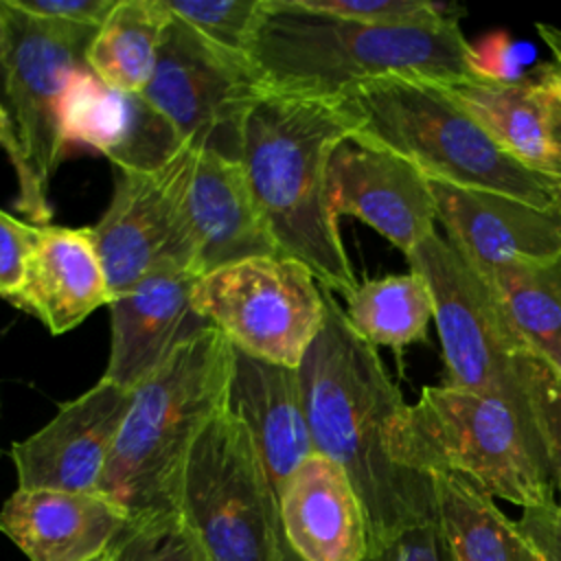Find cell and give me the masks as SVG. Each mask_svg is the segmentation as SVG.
<instances>
[{"label": "cell", "instance_id": "cell-24", "mask_svg": "<svg viewBox=\"0 0 561 561\" xmlns=\"http://www.w3.org/2000/svg\"><path fill=\"white\" fill-rule=\"evenodd\" d=\"M432 480L436 524L451 561H541L491 495L458 476L438 473Z\"/></svg>", "mask_w": 561, "mask_h": 561}, {"label": "cell", "instance_id": "cell-2", "mask_svg": "<svg viewBox=\"0 0 561 561\" xmlns=\"http://www.w3.org/2000/svg\"><path fill=\"white\" fill-rule=\"evenodd\" d=\"M248 59L265 92L327 101L381 77L440 83L484 70L456 15L383 26L313 13L296 0H263Z\"/></svg>", "mask_w": 561, "mask_h": 561}, {"label": "cell", "instance_id": "cell-13", "mask_svg": "<svg viewBox=\"0 0 561 561\" xmlns=\"http://www.w3.org/2000/svg\"><path fill=\"white\" fill-rule=\"evenodd\" d=\"M131 399L134 390L101 377L61 403L44 427L11 445L18 489L96 493Z\"/></svg>", "mask_w": 561, "mask_h": 561}, {"label": "cell", "instance_id": "cell-37", "mask_svg": "<svg viewBox=\"0 0 561 561\" xmlns=\"http://www.w3.org/2000/svg\"><path fill=\"white\" fill-rule=\"evenodd\" d=\"M537 33L541 42L548 46L552 59L539 68L537 85L550 96L561 101V28L550 24H537Z\"/></svg>", "mask_w": 561, "mask_h": 561}, {"label": "cell", "instance_id": "cell-12", "mask_svg": "<svg viewBox=\"0 0 561 561\" xmlns=\"http://www.w3.org/2000/svg\"><path fill=\"white\" fill-rule=\"evenodd\" d=\"M197 151L186 142L156 171L116 169L110 206L90 226L112 300L167 263L195 272L186 248L184 213Z\"/></svg>", "mask_w": 561, "mask_h": 561}, {"label": "cell", "instance_id": "cell-1", "mask_svg": "<svg viewBox=\"0 0 561 561\" xmlns=\"http://www.w3.org/2000/svg\"><path fill=\"white\" fill-rule=\"evenodd\" d=\"M322 287V285H320ZM324 322L298 373L316 454L348 476L366 515L368 552L405 528L436 519L432 476L399 467L388 454V425L403 397L375 346L348 324L322 287Z\"/></svg>", "mask_w": 561, "mask_h": 561}, {"label": "cell", "instance_id": "cell-40", "mask_svg": "<svg viewBox=\"0 0 561 561\" xmlns=\"http://www.w3.org/2000/svg\"><path fill=\"white\" fill-rule=\"evenodd\" d=\"M103 557H105V554H103ZM103 557H101V559H96V561H103Z\"/></svg>", "mask_w": 561, "mask_h": 561}, {"label": "cell", "instance_id": "cell-21", "mask_svg": "<svg viewBox=\"0 0 561 561\" xmlns=\"http://www.w3.org/2000/svg\"><path fill=\"white\" fill-rule=\"evenodd\" d=\"M285 543L300 561H364L368 528L364 506L340 465L309 456L278 495Z\"/></svg>", "mask_w": 561, "mask_h": 561}, {"label": "cell", "instance_id": "cell-28", "mask_svg": "<svg viewBox=\"0 0 561 561\" xmlns=\"http://www.w3.org/2000/svg\"><path fill=\"white\" fill-rule=\"evenodd\" d=\"M103 561H213L182 513L129 524Z\"/></svg>", "mask_w": 561, "mask_h": 561}, {"label": "cell", "instance_id": "cell-15", "mask_svg": "<svg viewBox=\"0 0 561 561\" xmlns=\"http://www.w3.org/2000/svg\"><path fill=\"white\" fill-rule=\"evenodd\" d=\"M430 188L447 241L484 278L504 265L546 263L561 256V219L554 208L432 180Z\"/></svg>", "mask_w": 561, "mask_h": 561}, {"label": "cell", "instance_id": "cell-26", "mask_svg": "<svg viewBox=\"0 0 561 561\" xmlns=\"http://www.w3.org/2000/svg\"><path fill=\"white\" fill-rule=\"evenodd\" d=\"M344 300L351 329L375 348L401 351L423 340L434 318L432 291L423 276L412 270L364 280Z\"/></svg>", "mask_w": 561, "mask_h": 561}, {"label": "cell", "instance_id": "cell-38", "mask_svg": "<svg viewBox=\"0 0 561 561\" xmlns=\"http://www.w3.org/2000/svg\"><path fill=\"white\" fill-rule=\"evenodd\" d=\"M550 129H552V140L557 145V151L561 156V101L550 99Z\"/></svg>", "mask_w": 561, "mask_h": 561}, {"label": "cell", "instance_id": "cell-3", "mask_svg": "<svg viewBox=\"0 0 561 561\" xmlns=\"http://www.w3.org/2000/svg\"><path fill=\"white\" fill-rule=\"evenodd\" d=\"M355 131L335 99L265 92L245 118L241 145L252 195L283 254L344 298L359 280L329 206L327 173L333 151Z\"/></svg>", "mask_w": 561, "mask_h": 561}, {"label": "cell", "instance_id": "cell-4", "mask_svg": "<svg viewBox=\"0 0 561 561\" xmlns=\"http://www.w3.org/2000/svg\"><path fill=\"white\" fill-rule=\"evenodd\" d=\"M232 344L204 329L134 390L129 412L96 493L116 504L129 524L180 513L191 449L226 408Z\"/></svg>", "mask_w": 561, "mask_h": 561}, {"label": "cell", "instance_id": "cell-7", "mask_svg": "<svg viewBox=\"0 0 561 561\" xmlns=\"http://www.w3.org/2000/svg\"><path fill=\"white\" fill-rule=\"evenodd\" d=\"M405 259L432 291L445 386L502 397L533 412L530 386L541 359L515 329L489 278L438 232Z\"/></svg>", "mask_w": 561, "mask_h": 561}, {"label": "cell", "instance_id": "cell-11", "mask_svg": "<svg viewBox=\"0 0 561 561\" xmlns=\"http://www.w3.org/2000/svg\"><path fill=\"white\" fill-rule=\"evenodd\" d=\"M140 94L184 142L241 162L243 125L265 88L248 57L210 44L173 18L156 72Z\"/></svg>", "mask_w": 561, "mask_h": 561}, {"label": "cell", "instance_id": "cell-19", "mask_svg": "<svg viewBox=\"0 0 561 561\" xmlns=\"http://www.w3.org/2000/svg\"><path fill=\"white\" fill-rule=\"evenodd\" d=\"M226 408L248 427L280 495L294 471L316 454L298 368L272 364L232 346Z\"/></svg>", "mask_w": 561, "mask_h": 561}, {"label": "cell", "instance_id": "cell-35", "mask_svg": "<svg viewBox=\"0 0 561 561\" xmlns=\"http://www.w3.org/2000/svg\"><path fill=\"white\" fill-rule=\"evenodd\" d=\"M517 526L541 561H561V508L557 504L524 508Z\"/></svg>", "mask_w": 561, "mask_h": 561}, {"label": "cell", "instance_id": "cell-27", "mask_svg": "<svg viewBox=\"0 0 561 561\" xmlns=\"http://www.w3.org/2000/svg\"><path fill=\"white\" fill-rule=\"evenodd\" d=\"M489 283L528 348L561 375V256L497 267Z\"/></svg>", "mask_w": 561, "mask_h": 561}, {"label": "cell", "instance_id": "cell-34", "mask_svg": "<svg viewBox=\"0 0 561 561\" xmlns=\"http://www.w3.org/2000/svg\"><path fill=\"white\" fill-rule=\"evenodd\" d=\"M15 9L55 22L101 26L116 0H7Z\"/></svg>", "mask_w": 561, "mask_h": 561}, {"label": "cell", "instance_id": "cell-33", "mask_svg": "<svg viewBox=\"0 0 561 561\" xmlns=\"http://www.w3.org/2000/svg\"><path fill=\"white\" fill-rule=\"evenodd\" d=\"M364 561H451L436 519L405 528Z\"/></svg>", "mask_w": 561, "mask_h": 561}, {"label": "cell", "instance_id": "cell-14", "mask_svg": "<svg viewBox=\"0 0 561 561\" xmlns=\"http://www.w3.org/2000/svg\"><path fill=\"white\" fill-rule=\"evenodd\" d=\"M327 197L335 217H357L405 256L436 232L430 180L410 160L370 142L346 138L333 151Z\"/></svg>", "mask_w": 561, "mask_h": 561}, {"label": "cell", "instance_id": "cell-5", "mask_svg": "<svg viewBox=\"0 0 561 561\" xmlns=\"http://www.w3.org/2000/svg\"><path fill=\"white\" fill-rule=\"evenodd\" d=\"M388 454L399 467L458 476L522 511L557 504L535 410L502 397L427 386L392 416Z\"/></svg>", "mask_w": 561, "mask_h": 561}, {"label": "cell", "instance_id": "cell-41", "mask_svg": "<svg viewBox=\"0 0 561 561\" xmlns=\"http://www.w3.org/2000/svg\"><path fill=\"white\" fill-rule=\"evenodd\" d=\"M0 451H2V449H0Z\"/></svg>", "mask_w": 561, "mask_h": 561}, {"label": "cell", "instance_id": "cell-36", "mask_svg": "<svg viewBox=\"0 0 561 561\" xmlns=\"http://www.w3.org/2000/svg\"><path fill=\"white\" fill-rule=\"evenodd\" d=\"M0 149L4 151L9 164L15 173L20 167V147H18V136H15L11 105H9V72H7L2 20H0Z\"/></svg>", "mask_w": 561, "mask_h": 561}, {"label": "cell", "instance_id": "cell-23", "mask_svg": "<svg viewBox=\"0 0 561 561\" xmlns=\"http://www.w3.org/2000/svg\"><path fill=\"white\" fill-rule=\"evenodd\" d=\"M436 88L471 114L515 160L561 182V156L550 129V96L535 81L502 79L482 70L440 81Z\"/></svg>", "mask_w": 561, "mask_h": 561}, {"label": "cell", "instance_id": "cell-8", "mask_svg": "<svg viewBox=\"0 0 561 561\" xmlns=\"http://www.w3.org/2000/svg\"><path fill=\"white\" fill-rule=\"evenodd\" d=\"M9 105L20 147L15 208L35 226L53 217L50 180L64 158L61 103L70 77L85 68V55L99 26L55 22L28 15L0 0Z\"/></svg>", "mask_w": 561, "mask_h": 561}, {"label": "cell", "instance_id": "cell-31", "mask_svg": "<svg viewBox=\"0 0 561 561\" xmlns=\"http://www.w3.org/2000/svg\"><path fill=\"white\" fill-rule=\"evenodd\" d=\"M530 397L546 449L554 502L561 508V375L541 362L533 377Z\"/></svg>", "mask_w": 561, "mask_h": 561}, {"label": "cell", "instance_id": "cell-30", "mask_svg": "<svg viewBox=\"0 0 561 561\" xmlns=\"http://www.w3.org/2000/svg\"><path fill=\"white\" fill-rule=\"evenodd\" d=\"M302 9L333 15L342 20H355L364 24L403 26V24H430L456 15L449 7L430 0H296Z\"/></svg>", "mask_w": 561, "mask_h": 561}, {"label": "cell", "instance_id": "cell-9", "mask_svg": "<svg viewBox=\"0 0 561 561\" xmlns=\"http://www.w3.org/2000/svg\"><path fill=\"white\" fill-rule=\"evenodd\" d=\"M180 513L213 561H283L276 489L248 427L228 408L191 449Z\"/></svg>", "mask_w": 561, "mask_h": 561}, {"label": "cell", "instance_id": "cell-32", "mask_svg": "<svg viewBox=\"0 0 561 561\" xmlns=\"http://www.w3.org/2000/svg\"><path fill=\"white\" fill-rule=\"evenodd\" d=\"M37 226L0 210V298L9 300L24 285Z\"/></svg>", "mask_w": 561, "mask_h": 561}, {"label": "cell", "instance_id": "cell-39", "mask_svg": "<svg viewBox=\"0 0 561 561\" xmlns=\"http://www.w3.org/2000/svg\"><path fill=\"white\" fill-rule=\"evenodd\" d=\"M554 210L559 213V219H561V184H559V188L554 193Z\"/></svg>", "mask_w": 561, "mask_h": 561}, {"label": "cell", "instance_id": "cell-10", "mask_svg": "<svg viewBox=\"0 0 561 561\" xmlns=\"http://www.w3.org/2000/svg\"><path fill=\"white\" fill-rule=\"evenodd\" d=\"M193 309L237 351L289 368H300L324 322L320 283L285 254L252 256L199 276Z\"/></svg>", "mask_w": 561, "mask_h": 561}, {"label": "cell", "instance_id": "cell-29", "mask_svg": "<svg viewBox=\"0 0 561 561\" xmlns=\"http://www.w3.org/2000/svg\"><path fill=\"white\" fill-rule=\"evenodd\" d=\"M167 11L210 44L248 57L263 0H162Z\"/></svg>", "mask_w": 561, "mask_h": 561}, {"label": "cell", "instance_id": "cell-20", "mask_svg": "<svg viewBox=\"0 0 561 561\" xmlns=\"http://www.w3.org/2000/svg\"><path fill=\"white\" fill-rule=\"evenodd\" d=\"M127 526L101 493L15 489L0 511V530L28 561H96Z\"/></svg>", "mask_w": 561, "mask_h": 561}, {"label": "cell", "instance_id": "cell-18", "mask_svg": "<svg viewBox=\"0 0 561 561\" xmlns=\"http://www.w3.org/2000/svg\"><path fill=\"white\" fill-rule=\"evenodd\" d=\"M184 228L191 267L199 276L252 256L283 254L259 210L243 164L217 153L197 151Z\"/></svg>", "mask_w": 561, "mask_h": 561}, {"label": "cell", "instance_id": "cell-17", "mask_svg": "<svg viewBox=\"0 0 561 561\" xmlns=\"http://www.w3.org/2000/svg\"><path fill=\"white\" fill-rule=\"evenodd\" d=\"M61 145L92 149L121 171H156L186 142L140 92L110 88L85 66L64 94Z\"/></svg>", "mask_w": 561, "mask_h": 561}, {"label": "cell", "instance_id": "cell-16", "mask_svg": "<svg viewBox=\"0 0 561 561\" xmlns=\"http://www.w3.org/2000/svg\"><path fill=\"white\" fill-rule=\"evenodd\" d=\"M197 280L195 272L167 263L107 305L112 340L103 379L136 390L180 344L213 327L193 309Z\"/></svg>", "mask_w": 561, "mask_h": 561}, {"label": "cell", "instance_id": "cell-6", "mask_svg": "<svg viewBox=\"0 0 561 561\" xmlns=\"http://www.w3.org/2000/svg\"><path fill=\"white\" fill-rule=\"evenodd\" d=\"M335 101L357 125L351 138L410 160L432 182L495 191L537 208H554L561 182L515 160L432 81L370 79Z\"/></svg>", "mask_w": 561, "mask_h": 561}, {"label": "cell", "instance_id": "cell-22", "mask_svg": "<svg viewBox=\"0 0 561 561\" xmlns=\"http://www.w3.org/2000/svg\"><path fill=\"white\" fill-rule=\"evenodd\" d=\"M7 302L37 318L53 335L68 333L96 307L112 302L90 226H37L24 285Z\"/></svg>", "mask_w": 561, "mask_h": 561}, {"label": "cell", "instance_id": "cell-25", "mask_svg": "<svg viewBox=\"0 0 561 561\" xmlns=\"http://www.w3.org/2000/svg\"><path fill=\"white\" fill-rule=\"evenodd\" d=\"M171 20L162 0H116L90 42L88 68L110 88L142 92Z\"/></svg>", "mask_w": 561, "mask_h": 561}]
</instances>
